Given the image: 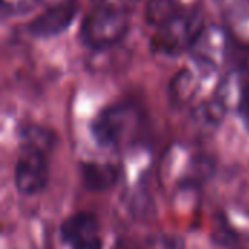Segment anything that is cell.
<instances>
[{"label":"cell","mask_w":249,"mask_h":249,"mask_svg":"<svg viewBox=\"0 0 249 249\" xmlns=\"http://www.w3.org/2000/svg\"><path fill=\"white\" fill-rule=\"evenodd\" d=\"M130 26V12L125 0H101L82 25V39L86 45L104 50L120 42Z\"/></svg>","instance_id":"6da1fadb"},{"label":"cell","mask_w":249,"mask_h":249,"mask_svg":"<svg viewBox=\"0 0 249 249\" xmlns=\"http://www.w3.org/2000/svg\"><path fill=\"white\" fill-rule=\"evenodd\" d=\"M204 19L197 9H184L163 25L158 26L153 36V48L165 55H178L190 51L204 28Z\"/></svg>","instance_id":"7a4b0ae2"},{"label":"cell","mask_w":249,"mask_h":249,"mask_svg":"<svg viewBox=\"0 0 249 249\" xmlns=\"http://www.w3.org/2000/svg\"><path fill=\"white\" fill-rule=\"evenodd\" d=\"M48 152V147L22 142V153L15 166V184L19 193L35 196L47 187Z\"/></svg>","instance_id":"3957f363"},{"label":"cell","mask_w":249,"mask_h":249,"mask_svg":"<svg viewBox=\"0 0 249 249\" xmlns=\"http://www.w3.org/2000/svg\"><path fill=\"white\" fill-rule=\"evenodd\" d=\"M137 120L139 114L131 105H112L96 117L92 124V133L99 144L117 146L136 125Z\"/></svg>","instance_id":"277c9868"},{"label":"cell","mask_w":249,"mask_h":249,"mask_svg":"<svg viewBox=\"0 0 249 249\" xmlns=\"http://www.w3.org/2000/svg\"><path fill=\"white\" fill-rule=\"evenodd\" d=\"M231 41L228 32L219 25L204 26L193 47L190 48L193 60L206 70H214L229 55Z\"/></svg>","instance_id":"5b68a950"},{"label":"cell","mask_w":249,"mask_h":249,"mask_svg":"<svg viewBox=\"0 0 249 249\" xmlns=\"http://www.w3.org/2000/svg\"><path fill=\"white\" fill-rule=\"evenodd\" d=\"M77 13V4L74 0H64L51 4L45 12L32 19L28 25L31 35L36 38H51L64 32Z\"/></svg>","instance_id":"8992f818"},{"label":"cell","mask_w":249,"mask_h":249,"mask_svg":"<svg viewBox=\"0 0 249 249\" xmlns=\"http://www.w3.org/2000/svg\"><path fill=\"white\" fill-rule=\"evenodd\" d=\"M99 223L92 213H76L66 219L60 226V236L67 245H74L80 241L98 236Z\"/></svg>","instance_id":"52a82bcc"},{"label":"cell","mask_w":249,"mask_h":249,"mask_svg":"<svg viewBox=\"0 0 249 249\" xmlns=\"http://www.w3.org/2000/svg\"><path fill=\"white\" fill-rule=\"evenodd\" d=\"M82 181L86 190L93 193L107 191L117 182V169L107 163L86 162L80 166Z\"/></svg>","instance_id":"ba28073f"},{"label":"cell","mask_w":249,"mask_h":249,"mask_svg":"<svg viewBox=\"0 0 249 249\" xmlns=\"http://www.w3.org/2000/svg\"><path fill=\"white\" fill-rule=\"evenodd\" d=\"M197 92H198V80L191 70L182 69L172 79L171 96L175 104H178V105L190 104L196 98Z\"/></svg>","instance_id":"9c48e42d"},{"label":"cell","mask_w":249,"mask_h":249,"mask_svg":"<svg viewBox=\"0 0 249 249\" xmlns=\"http://www.w3.org/2000/svg\"><path fill=\"white\" fill-rule=\"evenodd\" d=\"M184 9L190 7L184 6L179 0H152L146 9V18L150 25L158 28Z\"/></svg>","instance_id":"30bf717a"},{"label":"cell","mask_w":249,"mask_h":249,"mask_svg":"<svg viewBox=\"0 0 249 249\" xmlns=\"http://www.w3.org/2000/svg\"><path fill=\"white\" fill-rule=\"evenodd\" d=\"M229 55L239 70L249 73V42H239L233 39V42H231Z\"/></svg>","instance_id":"8fae6325"},{"label":"cell","mask_w":249,"mask_h":249,"mask_svg":"<svg viewBox=\"0 0 249 249\" xmlns=\"http://www.w3.org/2000/svg\"><path fill=\"white\" fill-rule=\"evenodd\" d=\"M1 3L6 12L18 13V12H23L32 7L36 3V0H1Z\"/></svg>","instance_id":"7c38bea8"},{"label":"cell","mask_w":249,"mask_h":249,"mask_svg":"<svg viewBox=\"0 0 249 249\" xmlns=\"http://www.w3.org/2000/svg\"><path fill=\"white\" fill-rule=\"evenodd\" d=\"M238 112L242 117L244 123L249 127V83L244 85L242 93H241V99L238 104Z\"/></svg>","instance_id":"4fadbf2b"},{"label":"cell","mask_w":249,"mask_h":249,"mask_svg":"<svg viewBox=\"0 0 249 249\" xmlns=\"http://www.w3.org/2000/svg\"><path fill=\"white\" fill-rule=\"evenodd\" d=\"M71 249H102V241L99 239V236H93L71 245Z\"/></svg>","instance_id":"5bb4252c"},{"label":"cell","mask_w":249,"mask_h":249,"mask_svg":"<svg viewBox=\"0 0 249 249\" xmlns=\"http://www.w3.org/2000/svg\"><path fill=\"white\" fill-rule=\"evenodd\" d=\"M60 1H64V0H55V3H60ZM55 3H54V4H55Z\"/></svg>","instance_id":"9a60e30c"}]
</instances>
